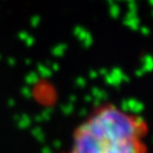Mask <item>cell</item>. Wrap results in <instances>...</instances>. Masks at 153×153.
<instances>
[{"label":"cell","mask_w":153,"mask_h":153,"mask_svg":"<svg viewBox=\"0 0 153 153\" xmlns=\"http://www.w3.org/2000/svg\"><path fill=\"white\" fill-rule=\"evenodd\" d=\"M59 153H151L149 127L140 113L116 102H100L75 126Z\"/></svg>","instance_id":"cell-1"}]
</instances>
